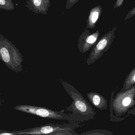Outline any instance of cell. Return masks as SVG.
I'll list each match as a JSON object with an SVG mask.
<instances>
[{"instance_id":"2","label":"cell","mask_w":135,"mask_h":135,"mask_svg":"<svg viewBox=\"0 0 135 135\" xmlns=\"http://www.w3.org/2000/svg\"><path fill=\"white\" fill-rule=\"evenodd\" d=\"M61 83L72 99L71 105L65 107V110L71 113V117L75 122L80 123L94 120L97 113L81 93L65 81L61 80Z\"/></svg>"},{"instance_id":"9","label":"cell","mask_w":135,"mask_h":135,"mask_svg":"<svg viewBox=\"0 0 135 135\" xmlns=\"http://www.w3.org/2000/svg\"><path fill=\"white\" fill-rule=\"evenodd\" d=\"M87 96L91 103L102 111L106 110L108 107L107 100L101 94L91 91L87 93Z\"/></svg>"},{"instance_id":"16","label":"cell","mask_w":135,"mask_h":135,"mask_svg":"<svg viewBox=\"0 0 135 135\" xmlns=\"http://www.w3.org/2000/svg\"><path fill=\"white\" fill-rule=\"evenodd\" d=\"M135 15V7H134L133 8L132 10H131L128 13L127 15H126V16L125 18L124 19L125 21H126V20H128L131 17H133Z\"/></svg>"},{"instance_id":"7","label":"cell","mask_w":135,"mask_h":135,"mask_svg":"<svg viewBox=\"0 0 135 135\" xmlns=\"http://www.w3.org/2000/svg\"><path fill=\"white\" fill-rule=\"evenodd\" d=\"M100 32L98 30L93 33L88 29H84L78 40V49L80 52L84 54L95 45L99 39Z\"/></svg>"},{"instance_id":"20","label":"cell","mask_w":135,"mask_h":135,"mask_svg":"<svg viewBox=\"0 0 135 135\" xmlns=\"http://www.w3.org/2000/svg\"><path fill=\"white\" fill-rule=\"evenodd\" d=\"M57 1H60V0H57Z\"/></svg>"},{"instance_id":"3","label":"cell","mask_w":135,"mask_h":135,"mask_svg":"<svg viewBox=\"0 0 135 135\" xmlns=\"http://www.w3.org/2000/svg\"><path fill=\"white\" fill-rule=\"evenodd\" d=\"M0 60L13 71L19 73L23 70L22 55L15 45L2 34H0Z\"/></svg>"},{"instance_id":"14","label":"cell","mask_w":135,"mask_h":135,"mask_svg":"<svg viewBox=\"0 0 135 135\" xmlns=\"http://www.w3.org/2000/svg\"><path fill=\"white\" fill-rule=\"evenodd\" d=\"M79 134L76 133L75 130L69 131H61L55 133L54 135H78Z\"/></svg>"},{"instance_id":"10","label":"cell","mask_w":135,"mask_h":135,"mask_svg":"<svg viewBox=\"0 0 135 135\" xmlns=\"http://www.w3.org/2000/svg\"><path fill=\"white\" fill-rule=\"evenodd\" d=\"M102 8L97 5L90 10L86 21V29H93L96 26L102 13Z\"/></svg>"},{"instance_id":"12","label":"cell","mask_w":135,"mask_h":135,"mask_svg":"<svg viewBox=\"0 0 135 135\" xmlns=\"http://www.w3.org/2000/svg\"><path fill=\"white\" fill-rule=\"evenodd\" d=\"M80 135H113L111 131L106 129H93L90 131H87L85 132L82 133Z\"/></svg>"},{"instance_id":"17","label":"cell","mask_w":135,"mask_h":135,"mask_svg":"<svg viewBox=\"0 0 135 135\" xmlns=\"http://www.w3.org/2000/svg\"><path fill=\"white\" fill-rule=\"evenodd\" d=\"M0 135H16V134L14 132H10L0 129Z\"/></svg>"},{"instance_id":"1","label":"cell","mask_w":135,"mask_h":135,"mask_svg":"<svg viewBox=\"0 0 135 135\" xmlns=\"http://www.w3.org/2000/svg\"><path fill=\"white\" fill-rule=\"evenodd\" d=\"M118 88L113 91L110 99V121L119 122L130 114H135V85L125 91H119L114 97Z\"/></svg>"},{"instance_id":"4","label":"cell","mask_w":135,"mask_h":135,"mask_svg":"<svg viewBox=\"0 0 135 135\" xmlns=\"http://www.w3.org/2000/svg\"><path fill=\"white\" fill-rule=\"evenodd\" d=\"M14 109L18 111L45 118L64 120L69 122H76L71 117L70 113H65V110L64 109L60 111H55L46 107L28 105H18L15 106Z\"/></svg>"},{"instance_id":"5","label":"cell","mask_w":135,"mask_h":135,"mask_svg":"<svg viewBox=\"0 0 135 135\" xmlns=\"http://www.w3.org/2000/svg\"><path fill=\"white\" fill-rule=\"evenodd\" d=\"M82 125L79 122L69 123H49L41 126L26 129L23 130L14 131L16 135H41L48 134L54 135L55 133L61 131L75 130L76 128L81 127Z\"/></svg>"},{"instance_id":"15","label":"cell","mask_w":135,"mask_h":135,"mask_svg":"<svg viewBox=\"0 0 135 135\" xmlns=\"http://www.w3.org/2000/svg\"><path fill=\"white\" fill-rule=\"evenodd\" d=\"M79 0H67L65 9L69 10Z\"/></svg>"},{"instance_id":"8","label":"cell","mask_w":135,"mask_h":135,"mask_svg":"<svg viewBox=\"0 0 135 135\" xmlns=\"http://www.w3.org/2000/svg\"><path fill=\"white\" fill-rule=\"evenodd\" d=\"M25 7L35 14L46 15L50 7V0H28Z\"/></svg>"},{"instance_id":"19","label":"cell","mask_w":135,"mask_h":135,"mask_svg":"<svg viewBox=\"0 0 135 135\" xmlns=\"http://www.w3.org/2000/svg\"><path fill=\"white\" fill-rule=\"evenodd\" d=\"M1 98H0V110H1Z\"/></svg>"},{"instance_id":"18","label":"cell","mask_w":135,"mask_h":135,"mask_svg":"<svg viewBox=\"0 0 135 135\" xmlns=\"http://www.w3.org/2000/svg\"><path fill=\"white\" fill-rule=\"evenodd\" d=\"M124 0H117L116 3L114 4V6L113 9H115V8H118L122 6Z\"/></svg>"},{"instance_id":"11","label":"cell","mask_w":135,"mask_h":135,"mask_svg":"<svg viewBox=\"0 0 135 135\" xmlns=\"http://www.w3.org/2000/svg\"><path fill=\"white\" fill-rule=\"evenodd\" d=\"M135 84V68L134 67L126 76L124 81L123 88L120 91L128 90Z\"/></svg>"},{"instance_id":"6","label":"cell","mask_w":135,"mask_h":135,"mask_svg":"<svg viewBox=\"0 0 135 135\" xmlns=\"http://www.w3.org/2000/svg\"><path fill=\"white\" fill-rule=\"evenodd\" d=\"M117 29V27L114 26L112 30L109 31L99 39L91 49L89 56L87 59L86 63L88 65H90L95 63L105 53L107 52L114 39L116 37L114 33Z\"/></svg>"},{"instance_id":"13","label":"cell","mask_w":135,"mask_h":135,"mask_svg":"<svg viewBox=\"0 0 135 135\" xmlns=\"http://www.w3.org/2000/svg\"><path fill=\"white\" fill-rule=\"evenodd\" d=\"M15 9V5L12 0H0V9L12 11Z\"/></svg>"}]
</instances>
